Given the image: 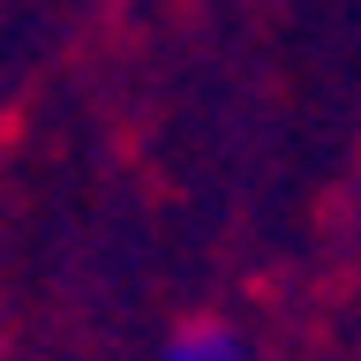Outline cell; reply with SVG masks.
Listing matches in <instances>:
<instances>
[{
    "label": "cell",
    "mask_w": 361,
    "mask_h": 361,
    "mask_svg": "<svg viewBox=\"0 0 361 361\" xmlns=\"http://www.w3.org/2000/svg\"><path fill=\"white\" fill-rule=\"evenodd\" d=\"M158 361H248V354H241V338H233V331H219V324H196V331H180Z\"/></svg>",
    "instance_id": "1"
}]
</instances>
